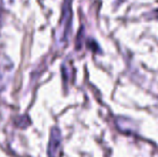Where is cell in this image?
Returning a JSON list of instances; mask_svg holds the SVG:
<instances>
[{
  "mask_svg": "<svg viewBox=\"0 0 158 157\" xmlns=\"http://www.w3.org/2000/svg\"><path fill=\"white\" fill-rule=\"evenodd\" d=\"M13 63L6 56L0 53V90L4 89L12 79Z\"/></svg>",
  "mask_w": 158,
  "mask_h": 157,
  "instance_id": "cell-2",
  "label": "cell"
},
{
  "mask_svg": "<svg viewBox=\"0 0 158 157\" xmlns=\"http://www.w3.org/2000/svg\"><path fill=\"white\" fill-rule=\"evenodd\" d=\"M71 19H72L71 0H64L63 6V14H61L60 23L58 26V32H57V43L58 44H64L68 41V36L71 28Z\"/></svg>",
  "mask_w": 158,
  "mask_h": 157,
  "instance_id": "cell-1",
  "label": "cell"
},
{
  "mask_svg": "<svg viewBox=\"0 0 158 157\" xmlns=\"http://www.w3.org/2000/svg\"><path fill=\"white\" fill-rule=\"evenodd\" d=\"M10 1H13V0H10Z\"/></svg>",
  "mask_w": 158,
  "mask_h": 157,
  "instance_id": "cell-4",
  "label": "cell"
},
{
  "mask_svg": "<svg viewBox=\"0 0 158 157\" xmlns=\"http://www.w3.org/2000/svg\"><path fill=\"white\" fill-rule=\"evenodd\" d=\"M61 145V134L60 130L54 127L51 131L50 142H48V157H57L58 152L60 151Z\"/></svg>",
  "mask_w": 158,
  "mask_h": 157,
  "instance_id": "cell-3",
  "label": "cell"
}]
</instances>
